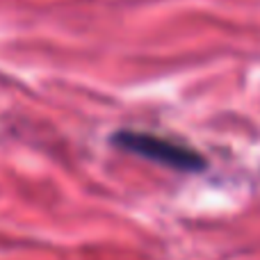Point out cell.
I'll list each match as a JSON object with an SVG mask.
<instances>
[{"instance_id": "6da1fadb", "label": "cell", "mask_w": 260, "mask_h": 260, "mask_svg": "<svg viewBox=\"0 0 260 260\" xmlns=\"http://www.w3.org/2000/svg\"><path fill=\"white\" fill-rule=\"evenodd\" d=\"M114 146L126 148L130 153L144 155L153 162L167 165L171 169H180V171H199L206 167L203 155H199L194 148L185 146L178 142H169V139L155 137L148 133H135V130H121L112 137Z\"/></svg>"}]
</instances>
